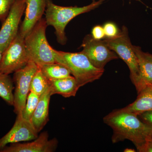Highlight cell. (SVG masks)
Instances as JSON below:
<instances>
[{"mask_svg": "<svg viewBox=\"0 0 152 152\" xmlns=\"http://www.w3.org/2000/svg\"><path fill=\"white\" fill-rule=\"evenodd\" d=\"M103 121L113 130V143L129 140L138 152H143L147 142L152 139L151 128L135 114L114 110Z\"/></svg>", "mask_w": 152, "mask_h": 152, "instance_id": "1", "label": "cell"}, {"mask_svg": "<svg viewBox=\"0 0 152 152\" xmlns=\"http://www.w3.org/2000/svg\"><path fill=\"white\" fill-rule=\"evenodd\" d=\"M48 26L45 19L42 18L25 37L28 59L38 66L51 63L63 65L64 59L59 51L52 48L47 40L46 31Z\"/></svg>", "mask_w": 152, "mask_h": 152, "instance_id": "2", "label": "cell"}, {"mask_svg": "<svg viewBox=\"0 0 152 152\" xmlns=\"http://www.w3.org/2000/svg\"><path fill=\"white\" fill-rule=\"evenodd\" d=\"M104 1H94L88 5L78 7H62L55 4L51 0H46L45 19L48 26L54 28L58 42L63 45L66 43L67 39L65 30L73 19L99 7Z\"/></svg>", "mask_w": 152, "mask_h": 152, "instance_id": "3", "label": "cell"}, {"mask_svg": "<svg viewBox=\"0 0 152 152\" xmlns=\"http://www.w3.org/2000/svg\"><path fill=\"white\" fill-rule=\"evenodd\" d=\"M103 40L109 48L115 52L126 64L130 71L132 83L138 94L143 89L137 58L133 49L127 28L123 26L117 36Z\"/></svg>", "mask_w": 152, "mask_h": 152, "instance_id": "4", "label": "cell"}, {"mask_svg": "<svg viewBox=\"0 0 152 152\" xmlns=\"http://www.w3.org/2000/svg\"><path fill=\"white\" fill-rule=\"evenodd\" d=\"M59 52L64 59L63 65L69 70L80 88L99 80L104 72V69L94 66L86 56L81 52Z\"/></svg>", "mask_w": 152, "mask_h": 152, "instance_id": "5", "label": "cell"}, {"mask_svg": "<svg viewBox=\"0 0 152 152\" xmlns=\"http://www.w3.org/2000/svg\"><path fill=\"white\" fill-rule=\"evenodd\" d=\"M28 62L25 37L19 31L3 53L0 63V72L9 75L14 73L26 65Z\"/></svg>", "mask_w": 152, "mask_h": 152, "instance_id": "6", "label": "cell"}, {"mask_svg": "<svg viewBox=\"0 0 152 152\" xmlns=\"http://www.w3.org/2000/svg\"><path fill=\"white\" fill-rule=\"evenodd\" d=\"M38 68L37 65L30 61L24 67L14 73L13 80L15 86L13 106L17 115L21 113L25 107L32 79Z\"/></svg>", "mask_w": 152, "mask_h": 152, "instance_id": "7", "label": "cell"}, {"mask_svg": "<svg viewBox=\"0 0 152 152\" xmlns=\"http://www.w3.org/2000/svg\"><path fill=\"white\" fill-rule=\"evenodd\" d=\"M81 52L86 55L93 66L104 69L106 64L112 60L119 58L113 51L109 48L103 40L95 39L91 35L85 37L81 45Z\"/></svg>", "mask_w": 152, "mask_h": 152, "instance_id": "8", "label": "cell"}, {"mask_svg": "<svg viewBox=\"0 0 152 152\" xmlns=\"http://www.w3.org/2000/svg\"><path fill=\"white\" fill-rule=\"evenodd\" d=\"M25 9V0H17L2 23L0 30V48L3 52L18 35Z\"/></svg>", "mask_w": 152, "mask_h": 152, "instance_id": "9", "label": "cell"}, {"mask_svg": "<svg viewBox=\"0 0 152 152\" xmlns=\"http://www.w3.org/2000/svg\"><path fill=\"white\" fill-rule=\"evenodd\" d=\"M38 134L31 121L24 118L21 114L17 115L15 122L10 130L0 139V150L9 144L35 140L38 137Z\"/></svg>", "mask_w": 152, "mask_h": 152, "instance_id": "10", "label": "cell"}, {"mask_svg": "<svg viewBox=\"0 0 152 152\" xmlns=\"http://www.w3.org/2000/svg\"><path fill=\"white\" fill-rule=\"evenodd\" d=\"M56 138L49 140L48 132L41 133L34 141L30 142L10 144L0 150L1 152H53L58 147Z\"/></svg>", "mask_w": 152, "mask_h": 152, "instance_id": "11", "label": "cell"}, {"mask_svg": "<svg viewBox=\"0 0 152 152\" xmlns=\"http://www.w3.org/2000/svg\"><path fill=\"white\" fill-rule=\"evenodd\" d=\"M25 18L19 31L26 37L42 18L45 12L46 0H25Z\"/></svg>", "mask_w": 152, "mask_h": 152, "instance_id": "12", "label": "cell"}, {"mask_svg": "<svg viewBox=\"0 0 152 152\" xmlns=\"http://www.w3.org/2000/svg\"><path fill=\"white\" fill-rule=\"evenodd\" d=\"M51 96L48 87L40 96L37 106L30 120L38 133L43 129L49 121V104Z\"/></svg>", "mask_w": 152, "mask_h": 152, "instance_id": "13", "label": "cell"}, {"mask_svg": "<svg viewBox=\"0 0 152 152\" xmlns=\"http://www.w3.org/2000/svg\"><path fill=\"white\" fill-rule=\"evenodd\" d=\"M138 94L134 102L118 110L137 116L144 112L152 111V84L147 85Z\"/></svg>", "mask_w": 152, "mask_h": 152, "instance_id": "14", "label": "cell"}, {"mask_svg": "<svg viewBox=\"0 0 152 152\" xmlns=\"http://www.w3.org/2000/svg\"><path fill=\"white\" fill-rule=\"evenodd\" d=\"M49 88L52 96L59 94L65 98L75 96L79 87L73 76L68 77L49 80Z\"/></svg>", "mask_w": 152, "mask_h": 152, "instance_id": "15", "label": "cell"}, {"mask_svg": "<svg viewBox=\"0 0 152 152\" xmlns=\"http://www.w3.org/2000/svg\"><path fill=\"white\" fill-rule=\"evenodd\" d=\"M133 47L137 58L143 89L147 85L152 84V55L143 51L140 47Z\"/></svg>", "mask_w": 152, "mask_h": 152, "instance_id": "16", "label": "cell"}, {"mask_svg": "<svg viewBox=\"0 0 152 152\" xmlns=\"http://www.w3.org/2000/svg\"><path fill=\"white\" fill-rule=\"evenodd\" d=\"M38 66L49 80L64 78L72 76L67 68L59 63H48Z\"/></svg>", "mask_w": 152, "mask_h": 152, "instance_id": "17", "label": "cell"}, {"mask_svg": "<svg viewBox=\"0 0 152 152\" xmlns=\"http://www.w3.org/2000/svg\"><path fill=\"white\" fill-rule=\"evenodd\" d=\"M13 83L10 75L0 72V97L11 106L14 104Z\"/></svg>", "mask_w": 152, "mask_h": 152, "instance_id": "18", "label": "cell"}, {"mask_svg": "<svg viewBox=\"0 0 152 152\" xmlns=\"http://www.w3.org/2000/svg\"><path fill=\"white\" fill-rule=\"evenodd\" d=\"M49 80L44 75L38 67V69L33 76L30 84V92L40 96L48 88Z\"/></svg>", "mask_w": 152, "mask_h": 152, "instance_id": "19", "label": "cell"}, {"mask_svg": "<svg viewBox=\"0 0 152 152\" xmlns=\"http://www.w3.org/2000/svg\"><path fill=\"white\" fill-rule=\"evenodd\" d=\"M40 96L30 92L28 94L26 105L21 112L24 118L30 121L37 107L39 100Z\"/></svg>", "mask_w": 152, "mask_h": 152, "instance_id": "20", "label": "cell"}, {"mask_svg": "<svg viewBox=\"0 0 152 152\" xmlns=\"http://www.w3.org/2000/svg\"><path fill=\"white\" fill-rule=\"evenodd\" d=\"M17 0H0V21L3 23Z\"/></svg>", "mask_w": 152, "mask_h": 152, "instance_id": "21", "label": "cell"}, {"mask_svg": "<svg viewBox=\"0 0 152 152\" xmlns=\"http://www.w3.org/2000/svg\"><path fill=\"white\" fill-rule=\"evenodd\" d=\"M103 27L104 31L105 38L114 37L117 36L119 32L116 25L111 22L106 23Z\"/></svg>", "mask_w": 152, "mask_h": 152, "instance_id": "22", "label": "cell"}, {"mask_svg": "<svg viewBox=\"0 0 152 152\" xmlns=\"http://www.w3.org/2000/svg\"><path fill=\"white\" fill-rule=\"evenodd\" d=\"M91 35L94 39L96 40H101L105 38L103 27L100 26H95L92 31Z\"/></svg>", "mask_w": 152, "mask_h": 152, "instance_id": "23", "label": "cell"}, {"mask_svg": "<svg viewBox=\"0 0 152 152\" xmlns=\"http://www.w3.org/2000/svg\"><path fill=\"white\" fill-rule=\"evenodd\" d=\"M138 116L151 128L152 131V111L144 112L140 114Z\"/></svg>", "mask_w": 152, "mask_h": 152, "instance_id": "24", "label": "cell"}, {"mask_svg": "<svg viewBox=\"0 0 152 152\" xmlns=\"http://www.w3.org/2000/svg\"><path fill=\"white\" fill-rule=\"evenodd\" d=\"M143 152H152V139L147 142Z\"/></svg>", "mask_w": 152, "mask_h": 152, "instance_id": "25", "label": "cell"}, {"mask_svg": "<svg viewBox=\"0 0 152 152\" xmlns=\"http://www.w3.org/2000/svg\"><path fill=\"white\" fill-rule=\"evenodd\" d=\"M136 151L133 149L126 148L124 150V152H135Z\"/></svg>", "mask_w": 152, "mask_h": 152, "instance_id": "26", "label": "cell"}, {"mask_svg": "<svg viewBox=\"0 0 152 152\" xmlns=\"http://www.w3.org/2000/svg\"><path fill=\"white\" fill-rule=\"evenodd\" d=\"M3 53H4V52L0 48V63H1V61Z\"/></svg>", "mask_w": 152, "mask_h": 152, "instance_id": "27", "label": "cell"}, {"mask_svg": "<svg viewBox=\"0 0 152 152\" xmlns=\"http://www.w3.org/2000/svg\"><path fill=\"white\" fill-rule=\"evenodd\" d=\"M92 1H96V0H92Z\"/></svg>", "mask_w": 152, "mask_h": 152, "instance_id": "28", "label": "cell"}, {"mask_svg": "<svg viewBox=\"0 0 152 152\" xmlns=\"http://www.w3.org/2000/svg\"><path fill=\"white\" fill-rule=\"evenodd\" d=\"M136 1H140V0H136Z\"/></svg>", "mask_w": 152, "mask_h": 152, "instance_id": "29", "label": "cell"}]
</instances>
